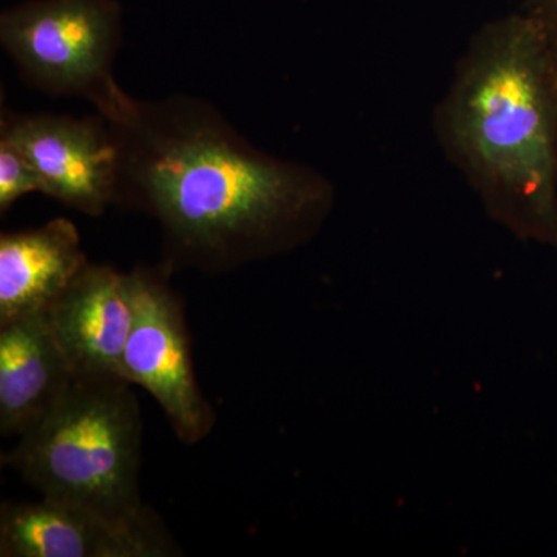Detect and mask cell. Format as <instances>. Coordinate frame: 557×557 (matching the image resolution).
<instances>
[{
    "label": "cell",
    "instance_id": "obj_5",
    "mask_svg": "<svg viewBox=\"0 0 557 557\" xmlns=\"http://www.w3.org/2000/svg\"><path fill=\"white\" fill-rule=\"evenodd\" d=\"M134 324L121 361V376L159 401L175 435L196 445L208 437L215 416L201 395L190 358L188 330L166 278L135 270Z\"/></svg>",
    "mask_w": 557,
    "mask_h": 557
},
{
    "label": "cell",
    "instance_id": "obj_1",
    "mask_svg": "<svg viewBox=\"0 0 557 557\" xmlns=\"http://www.w3.org/2000/svg\"><path fill=\"white\" fill-rule=\"evenodd\" d=\"M109 126L116 205L159 222L171 263L228 271L287 255L313 239L335 207L327 175L259 149L201 98H135Z\"/></svg>",
    "mask_w": 557,
    "mask_h": 557
},
{
    "label": "cell",
    "instance_id": "obj_3",
    "mask_svg": "<svg viewBox=\"0 0 557 557\" xmlns=\"http://www.w3.org/2000/svg\"><path fill=\"white\" fill-rule=\"evenodd\" d=\"M141 417L129 381L79 380L3 456L42 497L116 518L150 515L139 497Z\"/></svg>",
    "mask_w": 557,
    "mask_h": 557
},
{
    "label": "cell",
    "instance_id": "obj_2",
    "mask_svg": "<svg viewBox=\"0 0 557 557\" xmlns=\"http://www.w3.org/2000/svg\"><path fill=\"white\" fill-rule=\"evenodd\" d=\"M432 127L487 218L516 239L557 248V69L533 17L472 36Z\"/></svg>",
    "mask_w": 557,
    "mask_h": 557
},
{
    "label": "cell",
    "instance_id": "obj_4",
    "mask_svg": "<svg viewBox=\"0 0 557 557\" xmlns=\"http://www.w3.org/2000/svg\"><path fill=\"white\" fill-rule=\"evenodd\" d=\"M0 44L33 89L83 98L109 123L134 104L113 73L121 46L116 0L21 3L0 16Z\"/></svg>",
    "mask_w": 557,
    "mask_h": 557
},
{
    "label": "cell",
    "instance_id": "obj_11",
    "mask_svg": "<svg viewBox=\"0 0 557 557\" xmlns=\"http://www.w3.org/2000/svg\"><path fill=\"white\" fill-rule=\"evenodd\" d=\"M30 193L42 194L38 174L9 138L0 137V212Z\"/></svg>",
    "mask_w": 557,
    "mask_h": 557
},
{
    "label": "cell",
    "instance_id": "obj_10",
    "mask_svg": "<svg viewBox=\"0 0 557 557\" xmlns=\"http://www.w3.org/2000/svg\"><path fill=\"white\" fill-rule=\"evenodd\" d=\"M89 263L75 223L0 236V324L47 311Z\"/></svg>",
    "mask_w": 557,
    "mask_h": 557
},
{
    "label": "cell",
    "instance_id": "obj_12",
    "mask_svg": "<svg viewBox=\"0 0 557 557\" xmlns=\"http://www.w3.org/2000/svg\"><path fill=\"white\" fill-rule=\"evenodd\" d=\"M547 40L557 69V0H530V13Z\"/></svg>",
    "mask_w": 557,
    "mask_h": 557
},
{
    "label": "cell",
    "instance_id": "obj_9",
    "mask_svg": "<svg viewBox=\"0 0 557 557\" xmlns=\"http://www.w3.org/2000/svg\"><path fill=\"white\" fill-rule=\"evenodd\" d=\"M47 311L0 324V432L22 434L39 423L75 383Z\"/></svg>",
    "mask_w": 557,
    "mask_h": 557
},
{
    "label": "cell",
    "instance_id": "obj_6",
    "mask_svg": "<svg viewBox=\"0 0 557 557\" xmlns=\"http://www.w3.org/2000/svg\"><path fill=\"white\" fill-rule=\"evenodd\" d=\"M0 137L32 164L42 194L98 218L119 200V150L100 113L75 119L58 113L20 115L3 110Z\"/></svg>",
    "mask_w": 557,
    "mask_h": 557
},
{
    "label": "cell",
    "instance_id": "obj_8",
    "mask_svg": "<svg viewBox=\"0 0 557 557\" xmlns=\"http://www.w3.org/2000/svg\"><path fill=\"white\" fill-rule=\"evenodd\" d=\"M47 314L76 379H123L121 361L134 324L132 273L89 262Z\"/></svg>",
    "mask_w": 557,
    "mask_h": 557
},
{
    "label": "cell",
    "instance_id": "obj_7",
    "mask_svg": "<svg viewBox=\"0 0 557 557\" xmlns=\"http://www.w3.org/2000/svg\"><path fill=\"white\" fill-rule=\"evenodd\" d=\"M177 555L156 516L116 518L73 502L42 497L0 507L2 557H166Z\"/></svg>",
    "mask_w": 557,
    "mask_h": 557
}]
</instances>
